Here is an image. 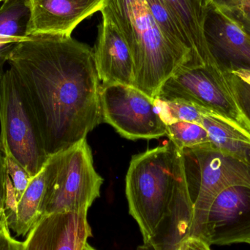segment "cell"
<instances>
[{
  "label": "cell",
  "mask_w": 250,
  "mask_h": 250,
  "mask_svg": "<svg viewBox=\"0 0 250 250\" xmlns=\"http://www.w3.org/2000/svg\"><path fill=\"white\" fill-rule=\"evenodd\" d=\"M7 63L30 100L49 157L104 123L101 84L88 45L66 35H29L16 43Z\"/></svg>",
  "instance_id": "obj_1"
},
{
  "label": "cell",
  "mask_w": 250,
  "mask_h": 250,
  "mask_svg": "<svg viewBox=\"0 0 250 250\" xmlns=\"http://www.w3.org/2000/svg\"><path fill=\"white\" fill-rule=\"evenodd\" d=\"M101 12L117 25L127 42L134 87L152 99L166 81L190 63L163 36L144 0H105Z\"/></svg>",
  "instance_id": "obj_2"
},
{
  "label": "cell",
  "mask_w": 250,
  "mask_h": 250,
  "mask_svg": "<svg viewBox=\"0 0 250 250\" xmlns=\"http://www.w3.org/2000/svg\"><path fill=\"white\" fill-rule=\"evenodd\" d=\"M176 146L168 143L132 157L126 175L129 213L144 242L155 236L170 211L174 188Z\"/></svg>",
  "instance_id": "obj_3"
},
{
  "label": "cell",
  "mask_w": 250,
  "mask_h": 250,
  "mask_svg": "<svg viewBox=\"0 0 250 250\" xmlns=\"http://www.w3.org/2000/svg\"><path fill=\"white\" fill-rule=\"evenodd\" d=\"M0 125L4 155L13 157L35 177L50 157L30 100L11 67L0 80Z\"/></svg>",
  "instance_id": "obj_4"
},
{
  "label": "cell",
  "mask_w": 250,
  "mask_h": 250,
  "mask_svg": "<svg viewBox=\"0 0 250 250\" xmlns=\"http://www.w3.org/2000/svg\"><path fill=\"white\" fill-rule=\"evenodd\" d=\"M188 191L193 204L189 237H201L210 206L231 186L250 188V162L222 154L211 145L180 150Z\"/></svg>",
  "instance_id": "obj_5"
},
{
  "label": "cell",
  "mask_w": 250,
  "mask_h": 250,
  "mask_svg": "<svg viewBox=\"0 0 250 250\" xmlns=\"http://www.w3.org/2000/svg\"><path fill=\"white\" fill-rule=\"evenodd\" d=\"M232 74L221 63L184 66L163 85L158 96L182 101L223 116L250 133V123L233 96Z\"/></svg>",
  "instance_id": "obj_6"
},
{
  "label": "cell",
  "mask_w": 250,
  "mask_h": 250,
  "mask_svg": "<svg viewBox=\"0 0 250 250\" xmlns=\"http://www.w3.org/2000/svg\"><path fill=\"white\" fill-rule=\"evenodd\" d=\"M103 183L104 179L94 167L92 151L86 139L57 153L44 202V216L88 211L101 196Z\"/></svg>",
  "instance_id": "obj_7"
},
{
  "label": "cell",
  "mask_w": 250,
  "mask_h": 250,
  "mask_svg": "<svg viewBox=\"0 0 250 250\" xmlns=\"http://www.w3.org/2000/svg\"><path fill=\"white\" fill-rule=\"evenodd\" d=\"M101 104L104 123L126 139H159L167 134L154 100L134 86H101Z\"/></svg>",
  "instance_id": "obj_8"
},
{
  "label": "cell",
  "mask_w": 250,
  "mask_h": 250,
  "mask_svg": "<svg viewBox=\"0 0 250 250\" xmlns=\"http://www.w3.org/2000/svg\"><path fill=\"white\" fill-rule=\"evenodd\" d=\"M200 239L208 245H250V188L231 186L213 200Z\"/></svg>",
  "instance_id": "obj_9"
},
{
  "label": "cell",
  "mask_w": 250,
  "mask_h": 250,
  "mask_svg": "<svg viewBox=\"0 0 250 250\" xmlns=\"http://www.w3.org/2000/svg\"><path fill=\"white\" fill-rule=\"evenodd\" d=\"M204 35L211 54L228 70L250 69V35L219 1L208 7Z\"/></svg>",
  "instance_id": "obj_10"
},
{
  "label": "cell",
  "mask_w": 250,
  "mask_h": 250,
  "mask_svg": "<svg viewBox=\"0 0 250 250\" xmlns=\"http://www.w3.org/2000/svg\"><path fill=\"white\" fill-rule=\"evenodd\" d=\"M87 211L44 216L26 236L23 250H83L92 236Z\"/></svg>",
  "instance_id": "obj_11"
},
{
  "label": "cell",
  "mask_w": 250,
  "mask_h": 250,
  "mask_svg": "<svg viewBox=\"0 0 250 250\" xmlns=\"http://www.w3.org/2000/svg\"><path fill=\"white\" fill-rule=\"evenodd\" d=\"M105 0H29V35L48 34L71 36L75 28L101 11Z\"/></svg>",
  "instance_id": "obj_12"
},
{
  "label": "cell",
  "mask_w": 250,
  "mask_h": 250,
  "mask_svg": "<svg viewBox=\"0 0 250 250\" xmlns=\"http://www.w3.org/2000/svg\"><path fill=\"white\" fill-rule=\"evenodd\" d=\"M93 52L101 86H133L134 64L130 50L121 31L106 16H103Z\"/></svg>",
  "instance_id": "obj_13"
},
{
  "label": "cell",
  "mask_w": 250,
  "mask_h": 250,
  "mask_svg": "<svg viewBox=\"0 0 250 250\" xmlns=\"http://www.w3.org/2000/svg\"><path fill=\"white\" fill-rule=\"evenodd\" d=\"M56 163L57 154L51 156L42 170L32 178L15 208L5 213L9 229L18 236H27L43 217L45 195Z\"/></svg>",
  "instance_id": "obj_14"
},
{
  "label": "cell",
  "mask_w": 250,
  "mask_h": 250,
  "mask_svg": "<svg viewBox=\"0 0 250 250\" xmlns=\"http://www.w3.org/2000/svg\"><path fill=\"white\" fill-rule=\"evenodd\" d=\"M185 31L192 45V64L204 65L215 62L204 35V23L211 2L208 0H163Z\"/></svg>",
  "instance_id": "obj_15"
},
{
  "label": "cell",
  "mask_w": 250,
  "mask_h": 250,
  "mask_svg": "<svg viewBox=\"0 0 250 250\" xmlns=\"http://www.w3.org/2000/svg\"><path fill=\"white\" fill-rule=\"evenodd\" d=\"M192 217L193 207L188 199L173 198L155 236L137 250H181L182 242L189 237Z\"/></svg>",
  "instance_id": "obj_16"
},
{
  "label": "cell",
  "mask_w": 250,
  "mask_h": 250,
  "mask_svg": "<svg viewBox=\"0 0 250 250\" xmlns=\"http://www.w3.org/2000/svg\"><path fill=\"white\" fill-rule=\"evenodd\" d=\"M201 125L207 131L213 148L226 155L250 162L249 132L223 116L210 111L203 115Z\"/></svg>",
  "instance_id": "obj_17"
},
{
  "label": "cell",
  "mask_w": 250,
  "mask_h": 250,
  "mask_svg": "<svg viewBox=\"0 0 250 250\" xmlns=\"http://www.w3.org/2000/svg\"><path fill=\"white\" fill-rule=\"evenodd\" d=\"M160 32L167 42L192 64V45L182 26L178 23L163 0H144ZM188 65V66H189Z\"/></svg>",
  "instance_id": "obj_18"
},
{
  "label": "cell",
  "mask_w": 250,
  "mask_h": 250,
  "mask_svg": "<svg viewBox=\"0 0 250 250\" xmlns=\"http://www.w3.org/2000/svg\"><path fill=\"white\" fill-rule=\"evenodd\" d=\"M170 141L179 150L211 145L207 131L204 126L188 122H176L167 125Z\"/></svg>",
  "instance_id": "obj_19"
},
{
  "label": "cell",
  "mask_w": 250,
  "mask_h": 250,
  "mask_svg": "<svg viewBox=\"0 0 250 250\" xmlns=\"http://www.w3.org/2000/svg\"><path fill=\"white\" fill-rule=\"evenodd\" d=\"M159 114L166 125L176 122H188L201 125L202 117L208 110L182 101L154 99Z\"/></svg>",
  "instance_id": "obj_20"
},
{
  "label": "cell",
  "mask_w": 250,
  "mask_h": 250,
  "mask_svg": "<svg viewBox=\"0 0 250 250\" xmlns=\"http://www.w3.org/2000/svg\"><path fill=\"white\" fill-rule=\"evenodd\" d=\"M4 163H5L6 172L10 177L14 188L16 204H17L33 177L29 175L23 166H21L10 156L4 155Z\"/></svg>",
  "instance_id": "obj_21"
},
{
  "label": "cell",
  "mask_w": 250,
  "mask_h": 250,
  "mask_svg": "<svg viewBox=\"0 0 250 250\" xmlns=\"http://www.w3.org/2000/svg\"><path fill=\"white\" fill-rule=\"evenodd\" d=\"M221 2L250 35V0H217Z\"/></svg>",
  "instance_id": "obj_22"
},
{
  "label": "cell",
  "mask_w": 250,
  "mask_h": 250,
  "mask_svg": "<svg viewBox=\"0 0 250 250\" xmlns=\"http://www.w3.org/2000/svg\"><path fill=\"white\" fill-rule=\"evenodd\" d=\"M232 74L233 96L241 111L250 123V86L236 75Z\"/></svg>",
  "instance_id": "obj_23"
},
{
  "label": "cell",
  "mask_w": 250,
  "mask_h": 250,
  "mask_svg": "<svg viewBox=\"0 0 250 250\" xmlns=\"http://www.w3.org/2000/svg\"><path fill=\"white\" fill-rule=\"evenodd\" d=\"M7 172L4 154L0 141V222L6 220L5 208L7 199Z\"/></svg>",
  "instance_id": "obj_24"
},
{
  "label": "cell",
  "mask_w": 250,
  "mask_h": 250,
  "mask_svg": "<svg viewBox=\"0 0 250 250\" xmlns=\"http://www.w3.org/2000/svg\"><path fill=\"white\" fill-rule=\"evenodd\" d=\"M23 242L16 240L10 234L7 221L0 222V250H23Z\"/></svg>",
  "instance_id": "obj_25"
},
{
  "label": "cell",
  "mask_w": 250,
  "mask_h": 250,
  "mask_svg": "<svg viewBox=\"0 0 250 250\" xmlns=\"http://www.w3.org/2000/svg\"><path fill=\"white\" fill-rule=\"evenodd\" d=\"M181 250H211L210 245L198 238L189 237L182 242Z\"/></svg>",
  "instance_id": "obj_26"
},
{
  "label": "cell",
  "mask_w": 250,
  "mask_h": 250,
  "mask_svg": "<svg viewBox=\"0 0 250 250\" xmlns=\"http://www.w3.org/2000/svg\"><path fill=\"white\" fill-rule=\"evenodd\" d=\"M15 45L16 44L10 45V46L5 47V48H0V80H1V78L3 77L4 73H5L4 70V65L6 62H7L9 56H10V53H11Z\"/></svg>",
  "instance_id": "obj_27"
},
{
  "label": "cell",
  "mask_w": 250,
  "mask_h": 250,
  "mask_svg": "<svg viewBox=\"0 0 250 250\" xmlns=\"http://www.w3.org/2000/svg\"><path fill=\"white\" fill-rule=\"evenodd\" d=\"M232 73L240 78L244 82L250 86V69H238V70H232Z\"/></svg>",
  "instance_id": "obj_28"
},
{
  "label": "cell",
  "mask_w": 250,
  "mask_h": 250,
  "mask_svg": "<svg viewBox=\"0 0 250 250\" xmlns=\"http://www.w3.org/2000/svg\"><path fill=\"white\" fill-rule=\"evenodd\" d=\"M83 250H95V248H92V247H91L90 245H89V244H86V246H85L84 249Z\"/></svg>",
  "instance_id": "obj_29"
},
{
  "label": "cell",
  "mask_w": 250,
  "mask_h": 250,
  "mask_svg": "<svg viewBox=\"0 0 250 250\" xmlns=\"http://www.w3.org/2000/svg\"><path fill=\"white\" fill-rule=\"evenodd\" d=\"M248 158H249V160L250 162V150L249 153H248Z\"/></svg>",
  "instance_id": "obj_30"
},
{
  "label": "cell",
  "mask_w": 250,
  "mask_h": 250,
  "mask_svg": "<svg viewBox=\"0 0 250 250\" xmlns=\"http://www.w3.org/2000/svg\"><path fill=\"white\" fill-rule=\"evenodd\" d=\"M209 2H213V1H217V0H208Z\"/></svg>",
  "instance_id": "obj_31"
},
{
  "label": "cell",
  "mask_w": 250,
  "mask_h": 250,
  "mask_svg": "<svg viewBox=\"0 0 250 250\" xmlns=\"http://www.w3.org/2000/svg\"><path fill=\"white\" fill-rule=\"evenodd\" d=\"M6 1V0H0V2H1V1Z\"/></svg>",
  "instance_id": "obj_32"
}]
</instances>
